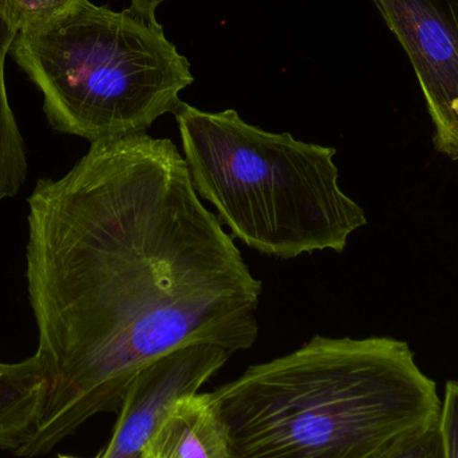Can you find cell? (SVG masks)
Instances as JSON below:
<instances>
[{"mask_svg":"<svg viewBox=\"0 0 458 458\" xmlns=\"http://www.w3.org/2000/svg\"><path fill=\"white\" fill-rule=\"evenodd\" d=\"M27 204V293L47 385L16 456H45L120 411L137 374L174 350L233 354L258 339L263 284L171 140L93 142L66 174L38 180Z\"/></svg>","mask_w":458,"mask_h":458,"instance_id":"cell-1","label":"cell"},{"mask_svg":"<svg viewBox=\"0 0 458 458\" xmlns=\"http://www.w3.org/2000/svg\"><path fill=\"white\" fill-rule=\"evenodd\" d=\"M229 458H369L440 413L408 342L315 335L208 393Z\"/></svg>","mask_w":458,"mask_h":458,"instance_id":"cell-2","label":"cell"},{"mask_svg":"<svg viewBox=\"0 0 458 458\" xmlns=\"http://www.w3.org/2000/svg\"><path fill=\"white\" fill-rule=\"evenodd\" d=\"M174 114L196 192L252 250L285 260L341 253L368 225L339 187L334 148L263 131L236 110L204 112L182 101Z\"/></svg>","mask_w":458,"mask_h":458,"instance_id":"cell-3","label":"cell"},{"mask_svg":"<svg viewBox=\"0 0 458 458\" xmlns=\"http://www.w3.org/2000/svg\"><path fill=\"white\" fill-rule=\"evenodd\" d=\"M10 54L42 94L48 125L90 144L145 133L195 81L157 21L90 0L21 30Z\"/></svg>","mask_w":458,"mask_h":458,"instance_id":"cell-4","label":"cell"},{"mask_svg":"<svg viewBox=\"0 0 458 458\" xmlns=\"http://www.w3.org/2000/svg\"><path fill=\"white\" fill-rule=\"evenodd\" d=\"M411 59L436 149L458 161V0H373Z\"/></svg>","mask_w":458,"mask_h":458,"instance_id":"cell-5","label":"cell"},{"mask_svg":"<svg viewBox=\"0 0 458 458\" xmlns=\"http://www.w3.org/2000/svg\"><path fill=\"white\" fill-rule=\"evenodd\" d=\"M231 355L215 344H191L140 371L123 395L109 444L96 458H141L145 444L177 401L198 394Z\"/></svg>","mask_w":458,"mask_h":458,"instance_id":"cell-6","label":"cell"},{"mask_svg":"<svg viewBox=\"0 0 458 458\" xmlns=\"http://www.w3.org/2000/svg\"><path fill=\"white\" fill-rule=\"evenodd\" d=\"M141 458H229L208 393L177 401L145 444Z\"/></svg>","mask_w":458,"mask_h":458,"instance_id":"cell-7","label":"cell"},{"mask_svg":"<svg viewBox=\"0 0 458 458\" xmlns=\"http://www.w3.org/2000/svg\"><path fill=\"white\" fill-rule=\"evenodd\" d=\"M37 354L21 362H0V451L18 454L34 435L46 392Z\"/></svg>","mask_w":458,"mask_h":458,"instance_id":"cell-8","label":"cell"},{"mask_svg":"<svg viewBox=\"0 0 458 458\" xmlns=\"http://www.w3.org/2000/svg\"><path fill=\"white\" fill-rule=\"evenodd\" d=\"M18 32L0 15V201L15 198L27 177L23 137L11 109L5 86V59Z\"/></svg>","mask_w":458,"mask_h":458,"instance_id":"cell-9","label":"cell"},{"mask_svg":"<svg viewBox=\"0 0 458 458\" xmlns=\"http://www.w3.org/2000/svg\"><path fill=\"white\" fill-rule=\"evenodd\" d=\"M369 458H444L440 413L395 436Z\"/></svg>","mask_w":458,"mask_h":458,"instance_id":"cell-10","label":"cell"},{"mask_svg":"<svg viewBox=\"0 0 458 458\" xmlns=\"http://www.w3.org/2000/svg\"><path fill=\"white\" fill-rule=\"evenodd\" d=\"M78 0H0V15L16 32L66 13Z\"/></svg>","mask_w":458,"mask_h":458,"instance_id":"cell-11","label":"cell"},{"mask_svg":"<svg viewBox=\"0 0 458 458\" xmlns=\"http://www.w3.org/2000/svg\"><path fill=\"white\" fill-rule=\"evenodd\" d=\"M440 430L444 458H458V381L446 382L441 400Z\"/></svg>","mask_w":458,"mask_h":458,"instance_id":"cell-12","label":"cell"},{"mask_svg":"<svg viewBox=\"0 0 458 458\" xmlns=\"http://www.w3.org/2000/svg\"><path fill=\"white\" fill-rule=\"evenodd\" d=\"M165 0H131V8L144 18L156 21V10Z\"/></svg>","mask_w":458,"mask_h":458,"instance_id":"cell-13","label":"cell"},{"mask_svg":"<svg viewBox=\"0 0 458 458\" xmlns=\"http://www.w3.org/2000/svg\"><path fill=\"white\" fill-rule=\"evenodd\" d=\"M56 458H77V457H72V456H64V454H59Z\"/></svg>","mask_w":458,"mask_h":458,"instance_id":"cell-14","label":"cell"}]
</instances>
